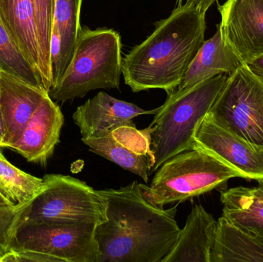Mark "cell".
<instances>
[{"label":"cell","instance_id":"cell-1","mask_svg":"<svg viewBox=\"0 0 263 262\" xmlns=\"http://www.w3.org/2000/svg\"><path fill=\"white\" fill-rule=\"evenodd\" d=\"M98 191L107 203L106 220L96 228L99 262H162L180 232L177 208L152 203L136 181Z\"/></svg>","mask_w":263,"mask_h":262},{"label":"cell","instance_id":"cell-2","mask_svg":"<svg viewBox=\"0 0 263 262\" xmlns=\"http://www.w3.org/2000/svg\"><path fill=\"white\" fill-rule=\"evenodd\" d=\"M216 0H187L122 62L125 83L133 92L160 89L173 93L205 39L207 11Z\"/></svg>","mask_w":263,"mask_h":262},{"label":"cell","instance_id":"cell-3","mask_svg":"<svg viewBox=\"0 0 263 262\" xmlns=\"http://www.w3.org/2000/svg\"><path fill=\"white\" fill-rule=\"evenodd\" d=\"M121 37L111 29L80 27L69 67L49 92L53 101L83 98L96 89H120Z\"/></svg>","mask_w":263,"mask_h":262},{"label":"cell","instance_id":"cell-4","mask_svg":"<svg viewBox=\"0 0 263 262\" xmlns=\"http://www.w3.org/2000/svg\"><path fill=\"white\" fill-rule=\"evenodd\" d=\"M216 75L175 98H167L148 126L155 158L152 172L179 152L194 148V137L228 79Z\"/></svg>","mask_w":263,"mask_h":262},{"label":"cell","instance_id":"cell-5","mask_svg":"<svg viewBox=\"0 0 263 262\" xmlns=\"http://www.w3.org/2000/svg\"><path fill=\"white\" fill-rule=\"evenodd\" d=\"M234 178H240L236 171L210 154L193 149L166 160L149 186L139 185L147 199L163 207L222 189Z\"/></svg>","mask_w":263,"mask_h":262},{"label":"cell","instance_id":"cell-6","mask_svg":"<svg viewBox=\"0 0 263 262\" xmlns=\"http://www.w3.org/2000/svg\"><path fill=\"white\" fill-rule=\"evenodd\" d=\"M43 180L44 186L28 205L21 225L106 221L107 203L98 190L69 175L49 174Z\"/></svg>","mask_w":263,"mask_h":262},{"label":"cell","instance_id":"cell-7","mask_svg":"<svg viewBox=\"0 0 263 262\" xmlns=\"http://www.w3.org/2000/svg\"><path fill=\"white\" fill-rule=\"evenodd\" d=\"M207 116L230 133L263 147V82L242 65L229 75Z\"/></svg>","mask_w":263,"mask_h":262},{"label":"cell","instance_id":"cell-8","mask_svg":"<svg viewBox=\"0 0 263 262\" xmlns=\"http://www.w3.org/2000/svg\"><path fill=\"white\" fill-rule=\"evenodd\" d=\"M97 226L92 223L21 225L11 249L41 252L57 262H99Z\"/></svg>","mask_w":263,"mask_h":262},{"label":"cell","instance_id":"cell-9","mask_svg":"<svg viewBox=\"0 0 263 262\" xmlns=\"http://www.w3.org/2000/svg\"><path fill=\"white\" fill-rule=\"evenodd\" d=\"M214 156L247 180L263 179V147L247 143L208 116L196 131L194 148Z\"/></svg>","mask_w":263,"mask_h":262},{"label":"cell","instance_id":"cell-10","mask_svg":"<svg viewBox=\"0 0 263 262\" xmlns=\"http://www.w3.org/2000/svg\"><path fill=\"white\" fill-rule=\"evenodd\" d=\"M219 11L222 39L242 63L263 55V0H227Z\"/></svg>","mask_w":263,"mask_h":262},{"label":"cell","instance_id":"cell-11","mask_svg":"<svg viewBox=\"0 0 263 262\" xmlns=\"http://www.w3.org/2000/svg\"><path fill=\"white\" fill-rule=\"evenodd\" d=\"M91 152L118 165L125 170L149 181L155 164L148 128L138 130L123 126L100 138H82Z\"/></svg>","mask_w":263,"mask_h":262},{"label":"cell","instance_id":"cell-12","mask_svg":"<svg viewBox=\"0 0 263 262\" xmlns=\"http://www.w3.org/2000/svg\"><path fill=\"white\" fill-rule=\"evenodd\" d=\"M159 110L160 107L145 110L133 103L100 92L79 106L72 118L80 129L82 138H100L118 128L136 127L133 118L142 115H156Z\"/></svg>","mask_w":263,"mask_h":262},{"label":"cell","instance_id":"cell-13","mask_svg":"<svg viewBox=\"0 0 263 262\" xmlns=\"http://www.w3.org/2000/svg\"><path fill=\"white\" fill-rule=\"evenodd\" d=\"M64 117L60 106L49 95L34 112L21 136L9 149L24 157L29 163L46 165L60 143Z\"/></svg>","mask_w":263,"mask_h":262},{"label":"cell","instance_id":"cell-14","mask_svg":"<svg viewBox=\"0 0 263 262\" xmlns=\"http://www.w3.org/2000/svg\"><path fill=\"white\" fill-rule=\"evenodd\" d=\"M49 92L0 72V115L3 126V148L21 136L31 117Z\"/></svg>","mask_w":263,"mask_h":262},{"label":"cell","instance_id":"cell-15","mask_svg":"<svg viewBox=\"0 0 263 262\" xmlns=\"http://www.w3.org/2000/svg\"><path fill=\"white\" fill-rule=\"evenodd\" d=\"M242 65L239 56L224 43L217 26L216 33L204 42L180 84L167 98L179 96L196 85L216 75H230Z\"/></svg>","mask_w":263,"mask_h":262},{"label":"cell","instance_id":"cell-16","mask_svg":"<svg viewBox=\"0 0 263 262\" xmlns=\"http://www.w3.org/2000/svg\"><path fill=\"white\" fill-rule=\"evenodd\" d=\"M217 220L213 215L196 205L162 262H210Z\"/></svg>","mask_w":263,"mask_h":262},{"label":"cell","instance_id":"cell-17","mask_svg":"<svg viewBox=\"0 0 263 262\" xmlns=\"http://www.w3.org/2000/svg\"><path fill=\"white\" fill-rule=\"evenodd\" d=\"M83 0H55L50 43L52 86L58 83L69 67L80 27Z\"/></svg>","mask_w":263,"mask_h":262},{"label":"cell","instance_id":"cell-18","mask_svg":"<svg viewBox=\"0 0 263 262\" xmlns=\"http://www.w3.org/2000/svg\"><path fill=\"white\" fill-rule=\"evenodd\" d=\"M0 15L38 72L43 89H51L42 61L33 0H0Z\"/></svg>","mask_w":263,"mask_h":262},{"label":"cell","instance_id":"cell-19","mask_svg":"<svg viewBox=\"0 0 263 262\" xmlns=\"http://www.w3.org/2000/svg\"><path fill=\"white\" fill-rule=\"evenodd\" d=\"M252 187L238 186L220 192L222 215L263 240V179Z\"/></svg>","mask_w":263,"mask_h":262},{"label":"cell","instance_id":"cell-20","mask_svg":"<svg viewBox=\"0 0 263 262\" xmlns=\"http://www.w3.org/2000/svg\"><path fill=\"white\" fill-rule=\"evenodd\" d=\"M263 262V240L222 215L217 220L210 262Z\"/></svg>","mask_w":263,"mask_h":262},{"label":"cell","instance_id":"cell-21","mask_svg":"<svg viewBox=\"0 0 263 262\" xmlns=\"http://www.w3.org/2000/svg\"><path fill=\"white\" fill-rule=\"evenodd\" d=\"M0 72L43 89L38 72L0 15ZM45 90V89H44Z\"/></svg>","mask_w":263,"mask_h":262},{"label":"cell","instance_id":"cell-22","mask_svg":"<svg viewBox=\"0 0 263 262\" xmlns=\"http://www.w3.org/2000/svg\"><path fill=\"white\" fill-rule=\"evenodd\" d=\"M44 180L23 172L9 163L0 148V193L13 206L31 203L41 192Z\"/></svg>","mask_w":263,"mask_h":262},{"label":"cell","instance_id":"cell-23","mask_svg":"<svg viewBox=\"0 0 263 262\" xmlns=\"http://www.w3.org/2000/svg\"><path fill=\"white\" fill-rule=\"evenodd\" d=\"M37 35L42 61L48 82L52 86L50 65V43L53 24L55 0H33Z\"/></svg>","mask_w":263,"mask_h":262},{"label":"cell","instance_id":"cell-24","mask_svg":"<svg viewBox=\"0 0 263 262\" xmlns=\"http://www.w3.org/2000/svg\"><path fill=\"white\" fill-rule=\"evenodd\" d=\"M29 203L22 206H0V259L10 251L23 214Z\"/></svg>","mask_w":263,"mask_h":262},{"label":"cell","instance_id":"cell-25","mask_svg":"<svg viewBox=\"0 0 263 262\" xmlns=\"http://www.w3.org/2000/svg\"><path fill=\"white\" fill-rule=\"evenodd\" d=\"M249 69L263 82V55L247 63Z\"/></svg>","mask_w":263,"mask_h":262},{"label":"cell","instance_id":"cell-26","mask_svg":"<svg viewBox=\"0 0 263 262\" xmlns=\"http://www.w3.org/2000/svg\"><path fill=\"white\" fill-rule=\"evenodd\" d=\"M13 205L9 201V200L6 199L1 193H0V206H12Z\"/></svg>","mask_w":263,"mask_h":262}]
</instances>
